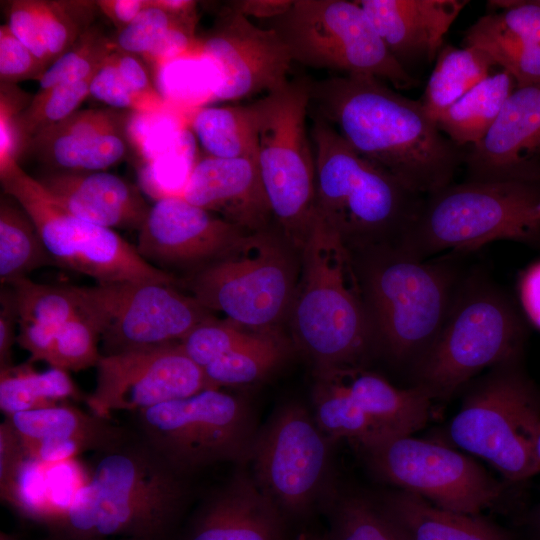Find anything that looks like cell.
<instances>
[{"mask_svg": "<svg viewBox=\"0 0 540 540\" xmlns=\"http://www.w3.org/2000/svg\"><path fill=\"white\" fill-rule=\"evenodd\" d=\"M309 112L331 125L364 159L422 196L451 184L463 162L464 154L419 100L373 76L311 80Z\"/></svg>", "mask_w": 540, "mask_h": 540, "instance_id": "1", "label": "cell"}, {"mask_svg": "<svg viewBox=\"0 0 540 540\" xmlns=\"http://www.w3.org/2000/svg\"><path fill=\"white\" fill-rule=\"evenodd\" d=\"M94 455L87 482L49 522L55 540H167L188 501V477L136 432Z\"/></svg>", "mask_w": 540, "mask_h": 540, "instance_id": "2", "label": "cell"}, {"mask_svg": "<svg viewBox=\"0 0 540 540\" xmlns=\"http://www.w3.org/2000/svg\"><path fill=\"white\" fill-rule=\"evenodd\" d=\"M352 257L374 347L411 369L438 336L464 277L447 257L422 260L397 245Z\"/></svg>", "mask_w": 540, "mask_h": 540, "instance_id": "3", "label": "cell"}, {"mask_svg": "<svg viewBox=\"0 0 540 540\" xmlns=\"http://www.w3.org/2000/svg\"><path fill=\"white\" fill-rule=\"evenodd\" d=\"M301 250L289 311L296 341L317 371L357 366L375 347L352 254L317 212Z\"/></svg>", "mask_w": 540, "mask_h": 540, "instance_id": "4", "label": "cell"}, {"mask_svg": "<svg viewBox=\"0 0 540 540\" xmlns=\"http://www.w3.org/2000/svg\"><path fill=\"white\" fill-rule=\"evenodd\" d=\"M312 119L316 212L351 254L399 245L424 196L360 156L331 125Z\"/></svg>", "mask_w": 540, "mask_h": 540, "instance_id": "5", "label": "cell"}, {"mask_svg": "<svg viewBox=\"0 0 540 540\" xmlns=\"http://www.w3.org/2000/svg\"><path fill=\"white\" fill-rule=\"evenodd\" d=\"M540 182L473 180L423 197L399 246L427 260L467 252L498 240L540 244Z\"/></svg>", "mask_w": 540, "mask_h": 540, "instance_id": "6", "label": "cell"}, {"mask_svg": "<svg viewBox=\"0 0 540 540\" xmlns=\"http://www.w3.org/2000/svg\"><path fill=\"white\" fill-rule=\"evenodd\" d=\"M525 336L501 289L479 276L463 278L438 336L411 368L413 386L446 399L483 370L519 361Z\"/></svg>", "mask_w": 540, "mask_h": 540, "instance_id": "7", "label": "cell"}, {"mask_svg": "<svg viewBox=\"0 0 540 540\" xmlns=\"http://www.w3.org/2000/svg\"><path fill=\"white\" fill-rule=\"evenodd\" d=\"M446 433L507 480L530 479L540 472V392L519 361L497 365L469 389Z\"/></svg>", "mask_w": 540, "mask_h": 540, "instance_id": "8", "label": "cell"}, {"mask_svg": "<svg viewBox=\"0 0 540 540\" xmlns=\"http://www.w3.org/2000/svg\"><path fill=\"white\" fill-rule=\"evenodd\" d=\"M311 80L300 77L252 103L256 164L272 217L301 248L313 221L315 159L306 129Z\"/></svg>", "mask_w": 540, "mask_h": 540, "instance_id": "9", "label": "cell"}, {"mask_svg": "<svg viewBox=\"0 0 540 540\" xmlns=\"http://www.w3.org/2000/svg\"><path fill=\"white\" fill-rule=\"evenodd\" d=\"M294 261L266 230L245 235L230 251L178 279L204 308L254 332H275L295 293Z\"/></svg>", "mask_w": 540, "mask_h": 540, "instance_id": "10", "label": "cell"}, {"mask_svg": "<svg viewBox=\"0 0 540 540\" xmlns=\"http://www.w3.org/2000/svg\"><path fill=\"white\" fill-rule=\"evenodd\" d=\"M134 415L136 433L185 477L218 463H244L258 435L249 404L216 388Z\"/></svg>", "mask_w": 540, "mask_h": 540, "instance_id": "11", "label": "cell"}, {"mask_svg": "<svg viewBox=\"0 0 540 540\" xmlns=\"http://www.w3.org/2000/svg\"><path fill=\"white\" fill-rule=\"evenodd\" d=\"M269 27L279 34L293 62L340 74L373 76L395 89L416 85L357 1L293 0Z\"/></svg>", "mask_w": 540, "mask_h": 540, "instance_id": "12", "label": "cell"}, {"mask_svg": "<svg viewBox=\"0 0 540 540\" xmlns=\"http://www.w3.org/2000/svg\"><path fill=\"white\" fill-rule=\"evenodd\" d=\"M4 193L29 214L54 264L98 283L155 281L178 285V278L147 263L113 229L84 220L61 206L19 162L0 171Z\"/></svg>", "mask_w": 540, "mask_h": 540, "instance_id": "13", "label": "cell"}, {"mask_svg": "<svg viewBox=\"0 0 540 540\" xmlns=\"http://www.w3.org/2000/svg\"><path fill=\"white\" fill-rule=\"evenodd\" d=\"M70 287L80 313L96 327L104 354L178 343L214 317L173 284L126 281Z\"/></svg>", "mask_w": 540, "mask_h": 540, "instance_id": "14", "label": "cell"}, {"mask_svg": "<svg viewBox=\"0 0 540 540\" xmlns=\"http://www.w3.org/2000/svg\"><path fill=\"white\" fill-rule=\"evenodd\" d=\"M360 448L380 479L445 510L479 515L502 493L472 458L447 445L396 435Z\"/></svg>", "mask_w": 540, "mask_h": 540, "instance_id": "15", "label": "cell"}, {"mask_svg": "<svg viewBox=\"0 0 540 540\" xmlns=\"http://www.w3.org/2000/svg\"><path fill=\"white\" fill-rule=\"evenodd\" d=\"M331 440L298 403H287L258 432L251 458L255 481L283 515L309 511L324 490Z\"/></svg>", "mask_w": 540, "mask_h": 540, "instance_id": "16", "label": "cell"}, {"mask_svg": "<svg viewBox=\"0 0 540 540\" xmlns=\"http://www.w3.org/2000/svg\"><path fill=\"white\" fill-rule=\"evenodd\" d=\"M89 411L105 418L113 412H139L190 397L209 388L203 369L179 342L102 354Z\"/></svg>", "mask_w": 540, "mask_h": 540, "instance_id": "17", "label": "cell"}, {"mask_svg": "<svg viewBox=\"0 0 540 540\" xmlns=\"http://www.w3.org/2000/svg\"><path fill=\"white\" fill-rule=\"evenodd\" d=\"M201 57L214 71V99L234 100L284 87L293 60L279 34L230 9L200 38Z\"/></svg>", "mask_w": 540, "mask_h": 540, "instance_id": "18", "label": "cell"}, {"mask_svg": "<svg viewBox=\"0 0 540 540\" xmlns=\"http://www.w3.org/2000/svg\"><path fill=\"white\" fill-rule=\"evenodd\" d=\"M248 233L182 197H169L150 207L136 248L157 269L189 275L224 256Z\"/></svg>", "mask_w": 540, "mask_h": 540, "instance_id": "19", "label": "cell"}, {"mask_svg": "<svg viewBox=\"0 0 540 540\" xmlns=\"http://www.w3.org/2000/svg\"><path fill=\"white\" fill-rule=\"evenodd\" d=\"M463 162L469 179L540 182V81L516 86Z\"/></svg>", "mask_w": 540, "mask_h": 540, "instance_id": "20", "label": "cell"}, {"mask_svg": "<svg viewBox=\"0 0 540 540\" xmlns=\"http://www.w3.org/2000/svg\"><path fill=\"white\" fill-rule=\"evenodd\" d=\"M131 113L110 107L77 110L33 137L25 151L57 171H105L128 153Z\"/></svg>", "mask_w": 540, "mask_h": 540, "instance_id": "21", "label": "cell"}, {"mask_svg": "<svg viewBox=\"0 0 540 540\" xmlns=\"http://www.w3.org/2000/svg\"><path fill=\"white\" fill-rule=\"evenodd\" d=\"M28 457L37 464H54L75 456L101 453L131 434L111 418L63 403L49 408L6 415Z\"/></svg>", "mask_w": 540, "mask_h": 540, "instance_id": "22", "label": "cell"}, {"mask_svg": "<svg viewBox=\"0 0 540 540\" xmlns=\"http://www.w3.org/2000/svg\"><path fill=\"white\" fill-rule=\"evenodd\" d=\"M395 60L408 72L436 60L466 0H359Z\"/></svg>", "mask_w": 540, "mask_h": 540, "instance_id": "23", "label": "cell"}, {"mask_svg": "<svg viewBox=\"0 0 540 540\" xmlns=\"http://www.w3.org/2000/svg\"><path fill=\"white\" fill-rule=\"evenodd\" d=\"M181 197L248 232L265 230L272 217L252 158L207 156L196 161Z\"/></svg>", "mask_w": 540, "mask_h": 540, "instance_id": "24", "label": "cell"}, {"mask_svg": "<svg viewBox=\"0 0 540 540\" xmlns=\"http://www.w3.org/2000/svg\"><path fill=\"white\" fill-rule=\"evenodd\" d=\"M284 515L239 471L195 514L184 540H282Z\"/></svg>", "mask_w": 540, "mask_h": 540, "instance_id": "25", "label": "cell"}, {"mask_svg": "<svg viewBox=\"0 0 540 540\" xmlns=\"http://www.w3.org/2000/svg\"><path fill=\"white\" fill-rule=\"evenodd\" d=\"M36 179L72 214L113 230H139L151 207L140 188L106 171L53 170Z\"/></svg>", "mask_w": 540, "mask_h": 540, "instance_id": "26", "label": "cell"}, {"mask_svg": "<svg viewBox=\"0 0 540 540\" xmlns=\"http://www.w3.org/2000/svg\"><path fill=\"white\" fill-rule=\"evenodd\" d=\"M338 384L388 435H412L423 428L432 398L421 388H397L358 366L317 371Z\"/></svg>", "mask_w": 540, "mask_h": 540, "instance_id": "27", "label": "cell"}, {"mask_svg": "<svg viewBox=\"0 0 540 540\" xmlns=\"http://www.w3.org/2000/svg\"><path fill=\"white\" fill-rule=\"evenodd\" d=\"M377 506L399 540H514L479 515L445 510L404 490Z\"/></svg>", "mask_w": 540, "mask_h": 540, "instance_id": "28", "label": "cell"}, {"mask_svg": "<svg viewBox=\"0 0 540 540\" xmlns=\"http://www.w3.org/2000/svg\"><path fill=\"white\" fill-rule=\"evenodd\" d=\"M8 286L17 307V343L29 352L30 362H45L57 331L79 313L71 287L35 283L27 277Z\"/></svg>", "mask_w": 540, "mask_h": 540, "instance_id": "29", "label": "cell"}, {"mask_svg": "<svg viewBox=\"0 0 540 540\" xmlns=\"http://www.w3.org/2000/svg\"><path fill=\"white\" fill-rule=\"evenodd\" d=\"M516 86L507 71L492 73L437 118L438 128L457 147L475 145L489 131Z\"/></svg>", "mask_w": 540, "mask_h": 540, "instance_id": "30", "label": "cell"}, {"mask_svg": "<svg viewBox=\"0 0 540 540\" xmlns=\"http://www.w3.org/2000/svg\"><path fill=\"white\" fill-rule=\"evenodd\" d=\"M495 66V62L479 48L442 46L419 101L436 122L452 104L494 73Z\"/></svg>", "mask_w": 540, "mask_h": 540, "instance_id": "31", "label": "cell"}, {"mask_svg": "<svg viewBox=\"0 0 540 540\" xmlns=\"http://www.w3.org/2000/svg\"><path fill=\"white\" fill-rule=\"evenodd\" d=\"M54 264L29 214L10 195L0 198V280L2 285L26 278Z\"/></svg>", "mask_w": 540, "mask_h": 540, "instance_id": "32", "label": "cell"}, {"mask_svg": "<svg viewBox=\"0 0 540 540\" xmlns=\"http://www.w3.org/2000/svg\"><path fill=\"white\" fill-rule=\"evenodd\" d=\"M81 396L69 372L58 368L39 372L27 363L0 370V409L5 416L53 407Z\"/></svg>", "mask_w": 540, "mask_h": 540, "instance_id": "33", "label": "cell"}, {"mask_svg": "<svg viewBox=\"0 0 540 540\" xmlns=\"http://www.w3.org/2000/svg\"><path fill=\"white\" fill-rule=\"evenodd\" d=\"M191 125L208 156L255 159L257 128L252 104L199 109Z\"/></svg>", "mask_w": 540, "mask_h": 540, "instance_id": "34", "label": "cell"}, {"mask_svg": "<svg viewBox=\"0 0 540 540\" xmlns=\"http://www.w3.org/2000/svg\"><path fill=\"white\" fill-rule=\"evenodd\" d=\"M313 406L317 426L331 441L347 438L364 447L390 436L345 390L318 373L313 390Z\"/></svg>", "mask_w": 540, "mask_h": 540, "instance_id": "35", "label": "cell"}, {"mask_svg": "<svg viewBox=\"0 0 540 540\" xmlns=\"http://www.w3.org/2000/svg\"><path fill=\"white\" fill-rule=\"evenodd\" d=\"M463 46L485 52L511 74L517 86L540 81V45L505 29L493 12L480 17L466 30Z\"/></svg>", "mask_w": 540, "mask_h": 540, "instance_id": "36", "label": "cell"}, {"mask_svg": "<svg viewBox=\"0 0 540 540\" xmlns=\"http://www.w3.org/2000/svg\"><path fill=\"white\" fill-rule=\"evenodd\" d=\"M286 347L276 332H257L244 345L203 368L209 388L237 387L255 383L284 359Z\"/></svg>", "mask_w": 540, "mask_h": 540, "instance_id": "37", "label": "cell"}, {"mask_svg": "<svg viewBox=\"0 0 540 540\" xmlns=\"http://www.w3.org/2000/svg\"><path fill=\"white\" fill-rule=\"evenodd\" d=\"M51 62L63 55L93 25L99 11L91 0H33Z\"/></svg>", "mask_w": 540, "mask_h": 540, "instance_id": "38", "label": "cell"}, {"mask_svg": "<svg viewBox=\"0 0 540 540\" xmlns=\"http://www.w3.org/2000/svg\"><path fill=\"white\" fill-rule=\"evenodd\" d=\"M93 77L39 90L31 97L27 106L18 116L23 152L33 137L78 110L81 103L90 96V84Z\"/></svg>", "mask_w": 540, "mask_h": 540, "instance_id": "39", "label": "cell"}, {"mask_svg": "<svg viewBox=\"0 0 540 540\" xmlns=\"http://www.w3.org/2000/svg\"><path fill=\"white\" fill-rule=\"evenodd\" d=\"M115 49L113 38L93 24L48 67L39 80V90L93 77Z\"/></svg>", "mask_w": 540, "mask_h": 540, "instance_id": "40", "label": "cell"}, {"mask_svg": "<svg viewBox=\"0 0 540 540\" xmlns=\"http://www.w3.org/2000/svg\"><path fill=\"white\" fill-rule=\"evenodd\" d=\"M99 333L80 311L55 334L45 363L66 372H77L97 365Z\"/></svg>", "mask_w": 540, "mask_h": 540, "instance_id": "41", "label": "cell"}, {"mask_svg": "<svg viewBox=\"0 0 540 540\" xmlns=\"http://www.w3.org/2000/svg\"><path fill=\"white\" fill-rule=\"evenodd\" d=\"M329 540H399L377 505L362 496L334 501Z\"/></svg>", "mask_w": 540, "mask_h": 540, "instance_id": "42", "label": "cell"}, {"mask_svg": "<svg viewBox=\"0 0 540 540\" xmlns=\"http://www.w3.org/2000/svg\"><path fill=\"white\" fill-rule=\"evenodd\" d=\"M257 332L212 317L195 326L180 342L185 354L202 369L250 341Z\"/></svg>", "mask_w": 540, "mask_h": 540, "instance_id": "43", "label": "cell"}, {"mask_svg": "<svg viewBox=\"0 0 540 540\" xmlns=\"http://www.w3.org/2000/svg\"><path fill=\"white\" fill-rule=\"evenodd\" d=\"M197 23V15L181 16L152 4L113 38L116 50L144 57L173 27Z\"/></svg>", "mask_w": 540, "mask_h": 540, "instance_id": "44", "label": "cell"}, {"mask_svg": "<svg viewBox=\"0 0 540 540\" xmlns=\"http://www.w3.org/2000/svg\"><path fill=\"white\" fill-rule=\"evenodd\" d=\"M180 135L163 153L149 162L143 163L139 170L141 189L156 201L181 197L194 164L180 150Z\"/></svg>", "mask_w": 540, "mask_h": 540, "instance_id": "45", "label": "cell"}, {"mask_svg": "<svg viewBox=\"0 0 540 540\" xmlns=\"http://www.w3.org/2000/svg\"><path fill=\"white\" fill-rule=\"evenodd\" d=\"M90 96L110 108L120 110L139 113L169 111V104L156 103L133 90L121 77L109 56L91 81Z\"/></svg>", "mask_w": 540, "mask_h": 540, "instance_id": "46", "label": "cell"}, {"mask_svg": "<svg viewBox=\"0 0 540 540\" xmlns=\"http://www.w3.org/2000/svg\"><path fill=\"white\" fill-rule=\"evenodd\" d=\"M169 111L156 113L132 112L128 122V137L143 163L168 149L180 135L175 132V120Z\"/></svg>", "mask_w": 540, "mask_h": 540, "instance_id": "47", "label": "cell"}, {"mask_svg": "<svg viewBox=\"0 0 540 540\" xmlns=\"http://www.w3.org/2000/svg\"><path fill=\"white\" fill-rule=\"evenodd\" d=\"M31 459L20 438L5 419L0 424V493L1 498L21 507V480Z\"/></svg>", "mask_w": 540, "mask_h": 540, "instance_id": "48", "label": "cell"}, {"mask_svg": "<svg viewBox=\"0 0 540 540\" xmlns=\"http://www.w3.org/2000/svg\"><path fill=\"white\" fill-rule=\"evenodd\" d=\"M27 95L13 84L1 83L0 93V171L19 162L22 143L18 116L27 106Z\"/></svg>", "mask_w": 540, "mask_h": 540, "instance_id": "49", "label": "cell"}, {"mask_svg": "<svg viewBox=\"0 0 540 540\" xmlns=\"http://www.w3.org/2000/svg\"><path fill=\"white\" fill-rule=\"evenodd\" d=\"M47 69L48 67L15 37L7 24L0 26L1 83L15 85L23 80H40Z\"/></svg>", "mask_w": 540, "mask_h": 540, "instance_id": "50", "label": "cell"}, {"mask_svg": "<svg viewBox=\"0 0 540 540\" xmlns=\"http://www.w3.org/2000/svg\"><path fill=\"white\" fill-rule=\"evenodd\" d=\"M488 5L501 9L500 12L493 14L505 29L540 45L539 0L489 1Z\"/></svg>", "mask_w": 540, "mask_h": 540, "instance_id": "51", "label": "cell"}, {"mask_svg": "<svg viewBox=\"0 0 540 540\" xmlns=\"http://www.w3.org/2000/svg\"><path fill=\"white\" fill-rule=\"evenodd\" d=\"M11 32L47 67L52 62L41 34L33 0H13L8 8V23Z\"/></svg>", "mask_w": 540, "mask_h": 540, "instance_id": "52", "label": "cell"}, {"mask_svg": "<svg viewBox=\"0 0 540 540\" xmlns=\"http://www.w3.org/2000/svg\"><path fill=\"white\" fill-rule=\"evenodd\" d=\"M0 370L12 366V348L17 342L15 333L18 314L11 287H5L0 294Z\"/></svg>", "mask_w": 540, "mask_h": 540, "instance_id": "53", "label": "cell"}, {"mask_svg": "<svg viewBox=\"0 0 540 540\" xmlns=\"http://www.w3.org/2000/svg\"><path fill=\"white\" fill-rule=\"evenodd\" d=\"M519 294L528 319L540 329V261L531 265L521 277Z\"/></svg>", "mask_w": 540, "mask_h": 540, "instance_id": "54", "label": "cell"}, {"mask_svg": "<svg viewBox=\"0 0 540 540\" xmlns=\"http://www.w3.org/2000/svg\"><path fill=\"white\" fill-rule=\"evenodd\" d=\"M96 4L120 31L150 6V0H98Z\"/></svg>", "mask_w": 540, "mask_h": 540, "instance_id": "55", "label": "cell"}, {"mask_svg": "<svg viewBox=\"0 0 540 540\" xmlns=\"http://www.w3.org/2000/svg\"><path fill=\"white\" fill-rule=\"evenodd\" d=\"M292 0H242L231 2V10L243 16L274 19L291 6Z\"/></svg>", "mask_w": 540, "mask_h": 540, "instance_id": "56", "label": "cell"}, {"mask_svg": "<svg viewBox=\"0 0 540 540\" xmlns=\"http://www.w3.org/2000/svg\"><path fill=\"white\" fill-rule=\"evenodd\" d=\"M531 527L535 540H540V505L532 516Z\"/></svg>", "mask_w": 540, "mask_h": 540, "instance_id": "57", "label": "cell"}, {"mask_svg": "<svg viewBox=\"0 0 540 540\" xmlns=\"http://www.w3.org/2000/svg\"><path fill=\"white\" fill-rule=\"evenodd\" d=\"M296 540H329V537H322L317 535H302Z\"/></svg>", "mask_w": 540, "mask_h": 540, "instance_id": "58", "label": "cell"}, {"mask_svg": "<svg viewBox=\"0 0 540 540\" xmlns=\"http://www.w3.org/2000/svg\"><path fill=\"white\" fill-rule=\"evenodd\" d=\"M91 540H147V539H137V538H105V539H91Z\"/></svg>", "mask_w": 540, "mask_h": 540, "instance_id": "59", "label": "cell"}, {"mask_svg": "<svg viewBox=\"0 0 540 540\" xmlns=\"http://www.w3.org/2000/svg\"><path fill=\"white\" fill-rule=\"evenodd\" d=\"M0 540H16L15 538H13L12 536L4 533V532H1L0 534Z\"/></svg>", "mask_w": 540, "mask_h": 540, "instance_id": "60", "label": "cell"}, {"mask_svg": "<svg viewBox=\"0 0 540 540\" xmlns=\"http://www.w3.org/2000/svg\"><path fill=\"white\" fill-rule=\"evenodd\" d=\"M538 455H539V458H540V437H539V440H538Z\"/></svg>", "mask_w": 540, "mask_h": 540, "instance_id": "61", "label": "cell"}, {"mask_svg": "<svg viewBox=\"0 0 540 540\" xmlns=\"http://www.w3.org/2000/svg\"><path fill=\"white\" fill-rule=\"evenodd\" d=\"M538 215H539V217H540V203H539V205H538Z\"/></svg>", "mask_w": 540, "mask_h": 540, "instance_id": "62", "label": "cell"}, {"mask_svg": "<svg viewBox=\"0 0 540 540\" xmlns=\"http://www.w3.org/2000/svg\"><path fill=\"white\" fill-rule=\"evenodd\" d=\"M540 1V0H539Z\"/></svg>", "mask_w": 540, "mask_h": 540, "instance_id": "63", "label": "cell"}]
</instances>
